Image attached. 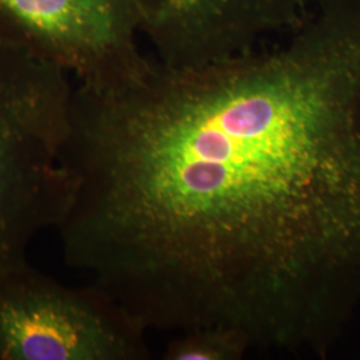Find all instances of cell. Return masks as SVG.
Wrapping results in <instances>:
<instances>
[{"label": "cell", "mask_w": 360, "mask_h": 360, "mask_svg": "<svg viewBox=\"0 0 360 360\" xmlns=\"http://www.w3.org/2000/svg\"><path fill=\"white\" fill-rule=\"evenodd\" d=\"M70 104L51 65L0 60V275L28 260L32 242L56 230L70 206Z\"/></svg>", "instance_id": "cell-2"}, {"label": "cell", "mask_w": 360, "mask_h": 360, "mask_svg": "<svg viewBox=\"0 0 360 360\" xmlns=\"http://www.w3.org/2000/svg\"><path fill=\"white\" fill-rule=\"evenodd\" d=\"M252 348L245 335L229 327H199L169 342L163 359L239 360Z\"/></svg>", "instance_id": "cell-6"}, {"label": "cell", "mask_w": 360, "mask_h": 360, "mask_svg": "<svg viewBox=\"0 0 360 360\" xmlns=\"http://www.w3.org/2000/svg\"><path fill=\"white\" fill-rule=\"evenodd\" d=\"M0 6L50 43L87 86L111 83L144 63L132 34L142 22L150 25L156 10L154 0H0Z\"/></svg>", "instance_id": "cell-4"}, {"label": "cell", "mask_w": 360, "mask_h": 360, "mask_svg": "<svg viewBox=\"0 0 360 360\" xmlns=\"http://www.w3.org/2000/svg\"><path fill=\"white\" fill-rule=\"evenodd\" d=\"M63 165L65 264L146 330L324 352L360 300V0L271 49L86 86Z\"/></svg>", "instance_id": "cell-1"}, {"label": "cell", "mask_w": 360, "mask_h": 360, "mask_svg": "<svg viewBox=\"0 0 360 360\" xmlns=\"http://www.w3.org/2000/svg\"><path fill=\"white\" fill-rule=\"evenodd\" d=\"M287 0H159L155 35L181 55L231 51L264 32Z\"/></svg>", "instance_id": "cell-5"}, {"label": "cell", "mask_w": 360, "mask_h": 360, "mask_svg": "<svg viewBox=\"0 0 360 360\" xmlns=\"http://www.w3.org/2000/svg\"><path fill=\"white\" fill-rule=\"evenodd\" d=\"M146 328L98 285L26 260L0 275V360H143Z\"/></svg>", "instance_id": "cell-3"}]
</instances>
